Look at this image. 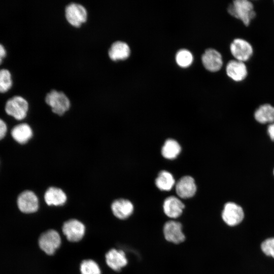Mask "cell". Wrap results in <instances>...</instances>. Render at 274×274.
<instances>
[{"mask_svg": "<svg viewBox=\"0 0 274 274\" xmlns=\"http://www.w3.org/2000/svg\"><path fill=\"white\" fill-rule=\"evenodd\" d=\"M12 80L11 73L6 68L0 69V92L7 91L11 86Z\"/></svg>", "mask_w": 274, "mask_h": 274, "instance_id": "25", "label": "cell"}, {"mask_svg": "<svg viewBox=\"0 0 274 274\" xmlns=\"http://www.w3.org/2000/svg\"><path fill=\"white\" fill-rule=\"evenodd\" d=\"M7 131V125L5 122L0 118V140L5 136Z\"/></svg>", "mask_w": 274, "mask_h": 274, "instance_id": "27", "label": "cell"}, {"mask_svg": "<svg viewBox=\"0 0 274 274\" xmlns=\"http://www.w3.org/2000/svg\"><path fill=\"white\" fill-rule=\"evenodd\" d=\"M163 232L165 239L174 244L181 243L185 239L181 223L175 220H169L164 224Z\"/></svg>", "mask_w": 274, "mask_h": 274, "instance_id": "9", "label": "cell"}, {"mask_svg": "<svg viewBox=\"0 0 274 274\" xmlns=\"http://www.w3.org/2000/svg\"><path fill=\"white\" fill-rule=\"evenodd\" d=\"M273 174H274V170H273Z\"/></svg>", "mask_w": 274, "mask_h": 274, "instance_id": "30", "label": "cell"}, {"mask_svg": "<svg viewBox=\"0 0 274 274\" xmlns=\"http://www.w3.org/2000/svg\"><path fill=\"white\" fill-rule=\"evenodd\" d=\"M254 118L262 124L274 122V107L268 104L260 106L254 112Z\"/></svg>", "mask_w": 274, "mask_h": 274, "instance_id": "20", "label": "cell"}, {"mask_svg": "<svg viewBox=\"0 0 274 274\" xmlns=\"http://www.w3.org/2000/svg\"><path fill=\"white\" fill-rule=\"evenodd\" d=\"M261 249L266 255L274 258V237L264 241L261 245Z\"/></svg>", "mask_w": 274, "mask_h": 274, "instance_id": "26", "label": "cell"}, {"mask_svg": "<svg viewBox=\"0 0 274 274\" xmlns=\"http://www.w3.org/2000/svg\"><path fill=\"white\" fill-rule=\"evenodd\" d=\"M204 67L211 72L219 71L223 65L222 56L221 53L214 49H208L201 57Z\"/></svg>", "mask_w": 274, "mask_h": 274, "instance_id": "11", "label": "cell"}, {"mask_svg": "<svg viewBox=\"0 0 274 274\" xmlns=\"http://www.w3.org/2000/svg\"><path fill=\"white\" fill-rule=\"evenodd\" d=\"M155 183L159 190L168 191L174 186L175 180L171 173L163 170L159 173Z\"/></svg>", "mask_w": 274, "mask_h": 274, "instance_id": "22", "label": "cell"}, {"mask_svg": "<svg viewBox=\"0 0 274 274\" xmlns=\"http://www.w3.org/2000/svg\"><path fill=\"white\" fill-rule=\"evenodd\" d=\"M62 232L67 239L73 242H78L83 237L85 227L77 219H70L65 222L62 226Z\"/></svg>", "mask_w": 274, "mask_h": 274, "instance_id": "10", "label": "cell"}, {"mask_svg": "<svg viewBox=\"0 0 274 274\" xmlns=\"http://www.w3.org/2000/svg\"><path fill=\"white\" fill-rule=\"evenodd\" d=\"M133 206L128 199L120 198L114 200L111 204L114 215L117 218L124 220L130 217L133 211Z\"/></svg>", "mask_w": 274, "mask_h": 274, "instance_id": "15", "label": "cell"}, {"mask_svg": "<svg viewBox=\"0 0 274 274\" xmlns=\"http://www.w3.org/2000/svg\"><path fill=\"white\" fill-rule=\"evenodd\" d=\"M181 151V147L175 140L168 139L161 148V154L166 159L173 160L177 158Z\"/></svg>", "mask_w": 274, "mask_h": 274, "instance_id": "21", "label": "cell"}, {"mask_svg": "<svg viewBox=\"0 0 274 274\" xmlns=\"http://www.w3.org/2000/svg\"><path fill=\"white\" fill-rule=\"evenodd\" d=\"M185 205L178 197L170 196L167 197L163 203V210L164 214L168 217L176 219L182 214Z\"/></svg>", "mask_w": 274, "mask_h": 274, "instance_id": "14", "label": "cell"}, {"mask_svg": "<svg viewBox=\"0 0 274 274\" xmlns=\"http://www.w3.org/2000/svg\"><path fill=\"white\" fill-rule=\"evenodd\" d=\"M230 51L235 60L244 62L249 60L253 54L252 45L242 38H236L232 41L230 45Z\"/></svg>", "mask_w": 274, "mask_h": 274, "instance_id": "4", "label": "cell"}, {"mask_svg": "<svg viewBox=\"0 0 274 274\" xmlns=\"http://www.w3.org/2000/svg\"><path fill=\"white\" fill-rule=\"evenodd\" d=\"M82 274H100V270L98 264L93 260H83L80 265Z\"/></svg>", "mask_w": 274, "mask_h": 274, "instance_id": "24", "label": "cell"}, {"mask_svg": "<svg viewBox=\"0 0 274 274\" xmlns=\"http://www.w3.org/2000/svg\"><path fill=\"white\" fill-rule=\"evenodd\" d=\"M6 54V50L3 45L0 44V63L2 62V58L5 56Z\"/></svg>", "mask_w": 274, "mask_h": 274, "instance_id": "29", "label": "cell"}, {"mask_svg": "<svg viewBox=\"0 0 274 274\" xmlns=\"http://www.w3.org/2000/svg\"><path fill=\"white\" fill-rule=\"evenodd\" d=\"M130 49L128 45L123 41L114 42L108 51V55L113 61L125 60L130 55Z\"/></svg>", "mask_w": 274, "mask_h": 274, "instance_id": "17", "label": "cell"}, {"mask_svg": "<svg viewBox=\"0 0 274 274\" xmlns=\"http://www.w3.org/2000/svg\"><path fill=\"white\" fill-rule=\"evenodd\" d=\"M28 110V102L23 97L19 95L14 96L9 99L5 106L6 113L18 120L25 118Z\"/></svg>", "mask_w": 274, "mask_h": 274, "instance_id": "3", "label": "cell"}, {"mask_svg": "<svg viewBox=\"0 0 274 274\" xmlns=\"http://www.w3.org/2000/svg\"><path fill=\"white\" fill-rule=\"evenodd\" d=\"M267 133L270 139L274 141V122L270 123L267 127Z\"/></svg>", "mask_w": 274, "mask_h": 274, "instance_id": "28", "label": "cell"}, {"mask_svg": "<svg viewBox=\"0 0 274 274\" xmlns=\"http://www.w3.org/2000/svg\"><path fill=\"white\" fill-rule=\"evenodd\" d=\"M61 244V238L55 230L50 229L43 232L39 237L40 248L48 255H53Z\"/></svg>", "mask_w": 274, "mask_h": 274, "instance_id": "5", "label": "cell"}, {"mask_svg": "<svg viewBox=\"0 0 274 274\" xmlns=\"http://www.w3.org/2000/svg\"><path fill=\"white\" fill-rule=\"evenodd\" d=\"M67 199L66 194L61 189L50 187L44 194V200L48 206H62Z\"/></svg>", "mask_w": 274, "mask_h": 274, "instance_id": "18", "label": "cell"}, {"mask_svg": "<svg viewBox=\"0 0 274 274\" xmlns=\"http://www.w3.org/2000/svg\"><path fill=\"white\" fill-rule=\"evenodd\" d=\"M228 77L235 82H241L247 77V67L244 62L235 59L231 60L226 66Z\"/></svg>", "mask_w": 274, "mask_h": 274, "instance_id": "13", "label": "cell"}, {"mask_svg": "<svg viewBox=\"0 0 274 274\" xmlns=\"http://www.w3.org/2000/svg\"><path fill=\"white\" fill-rule=\"evenodd\" d=\"M227 10L230 15L241 20L246 26L256 16L254 5L248 0L234 1L229 5Z\"/></svg>", "mask_w": 274, "mask_h": 274, "instance_id": "1", "label": "cell"}, {"mask_svg": "<svg viewBox=\"0 0 274 274\" xmlns=\"http://www.w3.org/2000/svg\"><path fill=\"white\" fill-rule=\"evenodd\" d=\"M65 17L70 24L75 27H79L86 21L87 11L81 4L72 3L65 8Z\"/></svg>", "mask_w": 274, "mask_h": 274, "instance_id": "6", "label": "cell"}, {"mask_svg": "<svg viewBox=\"0 0 274 274\" xmlns=\"http://www.w3.org/2000/svg\"><path fill=\"white\" fill-rule=\"evenodd\" d=\"M105 257L107 265L115 271H120L127 264L126 255L121 250L111 249L107 253Z\"/></svg>", "mask_w": 274, "mask_h": 274, "instance_id": "16", "label": "cell"}, {"mask_svg": "<svg viewBox=\"0 0 274 274\" xmlns=\"http://www.w3.org/2000/svg\"><path fill=\"white\" fill-rule=\"evenodd\" d=\"M244 213L242 208L233 202L225 204L222 212V218L228 226H234L244 219Z\"/></svg>", "mask_w": 274, "mask_h": 274, "instance_id": "7", "label": "cell"}, {"mask_svg": "<svg viewBox=\"0 0 274 274\" xmlns=\"http://www.w3.org/2000/svg\"><path fill=\"white\" fill-rule=\"evenodd\" d=\"M33 133L30 126L27 123L16 125L11 130L13 139L20 144H24L32 138Z\"/></svg>", "mask_w": 274, "mask_h": 274, "instance_id": "19", "label": "cell"}, {"mask_svg": "<svg viewBox=\"0 0 274 274\" xmlns=\"http://www.w3.org/2000/svg\"><path fill=\"white\" fill-rule=\"evenodd\" d=\"M197 190L194 179L190 176H183L176 185V192L178 196L183 199L193 197Z\"/></svg>", "mask_w": 274, "mask_h": 274, "instance_id": "12", "label": "cell"}, {"mask_svg": "<svg viewBox=\"0 0 274 274\" xmlns=\"http://www.w3.org/2000/svg\"><path fill=\"white\" fill-rule=\"evenodd\" d=\"M45 101L52 112L59 116L62 115L70 107V100L64 93L52 90L45 97Z\"/></svg>", "mask_w": 274, "mask_h": 274, "instance_id": "2", "label": "cell"}, {"mask_svg": "<svg viewBox=\"0 0 274 274\" xmlns=\"http://www.w3.org/2000/svg\"><path fill=\"white\" fill-rule=\"evenodd\" d=\"M17 204L19 211L24 214H31L39 209V199L32 191L25 190L18 196Z\"/></svg>", "mask_w": 274, "mask_h": 274, "instance_id": "8", "label": "cell"}, {"mask_svg": "<svg viewBox=\"0 0 274 274\" xmlns=\"http://www.w3.org/2000/svg\"><path fill=\"white\" fill-rule=\"evenodd\" d=\"M175 59L176 63L179 66L182 68H186L192 63L193 56L188 50L182 49L177 52Z\"/></svg>", "mask_w": 274, "mask_h": 274, "instance_id": "23", "label": "cell"}]
</instances>
